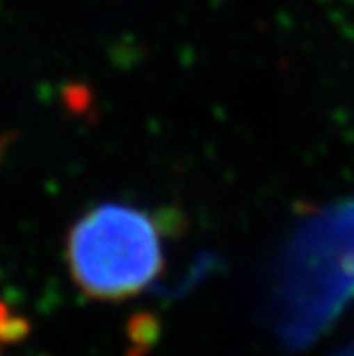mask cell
<instances>
[{"mask_svg":"<svg viewBox=\"0 0 354 356\" xmlns=\"http://www.w3.org/2000/svg\"><path fill=\"white\" fill-rule=\"evenodd\" d=\"M67 265L88 297L131 299L163 273V229L139 207L115 203L94 207L69 233Z\"/></svg>","mask_w":354,"mask_h":356,"instance_id":"obj_1","label":"cell"}]
</instances>
